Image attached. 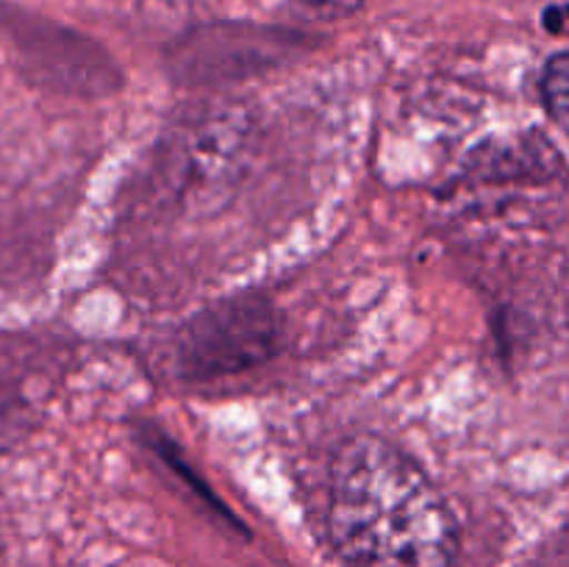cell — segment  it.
<instances>
[{
    "label": "cell",
    "instance_id": "cell-1",
    "mask_svg": "<svg viewBox=\"0 0 569 567\" xmlns=\"http://www.w3.org/2000/svg\"><path fill=\"white\" fill-rule=\"evenodd\" d=\"M326 526L350 567H453L459 528L448 500L406 450L353 437L328 472Z\"/></svg>",
    "mask_w": 569,
    "mask_h": 567
},
{
    "label": "cell",
    "instance_id": "cell-2",
    "mask_svg": "<svg viewBox=\"0 0 569 567\" xmlns=\"http://www.w3.org/2000/svg\"><path fill=\"white\" fill-rule=\"evenodd\" d=\"M281 326L264 295H237L194 315L178 331L176 372L192 381L233 376L276 356Z\"/></svg>",
    "mask_w": 569,
    "mask_h": 567
},
{
    "label": "cell",
    "instance_id": "cell-4",
    "mask_svg": "<svg viewBox=\"0 0 569 567\" xmlns=\"http://www.w3.org/2000/svg\"><path fill=\"white\" fill-rule=\"evenodd\" d=\"M539 98H542V106L548 109V115L561 126L567 111V56L565 53H556L553 59H548V64L542 67V76H539Z\"/></svg>",
    "mask_w": 569,
    "mask_h": 567
},
{
    "label": "cell",
    "instance_id": "cell-5",
    "mask_svg": "<svg viewBox=\"0 0 569 567\" xmlns=\"http://www.w3.org/2000/svg\"><path fill=\"white\" fill-rule=\"evenodd\" d=\"M292 3L317 20H342V17L356 14L365 0H292Z\"/></svg>",
    "mask_w": 569,
    "mask_h": 567
},
{
    "label": "cell",
    "instance_id": "cell-3",
    "mask_svg": "<svg viewBox=\"0 0 569 567\" xmlns=\"http://www.w3.org/2000/svg\"><path fill=\"white\" fill-rule=\"evenodd\" d=\"M172 139L170 167L183 192L209 198L233 181L248 156L253 122L239 103L214 106L189 117Z\"/></svg>",
    "mask_w": 569,
    "mask_h": 567
}]
</instances>
